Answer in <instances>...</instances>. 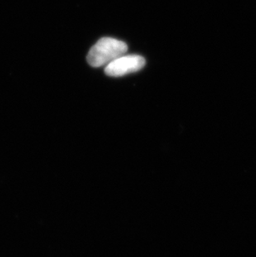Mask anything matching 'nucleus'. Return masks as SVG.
Instances as JSON below:
<instances>
[{"mask_svg":"<svg viewBox=\"0 0 256 257\" xmlns=\"http://www.w3.org/2000/svg\"><path fill=\"white\" fill-rule=\"evenodd\" d=\"M145 64V58L143 57L124 54L106 65L105 73L110 77H121L141 70Z\"/></svg>","mask_w":256,"mask_h":257,"instance_id":"f03ea898","label":"nucleus"},{"mask_svg":"<svg viewBox=\"0 0 256 257\" xmlns=\"http://www.w3.org/2000/svg\"><path fill=\"white\" fill-rule=\"evenodd\" d=\"M127 52L126 43L112 38H102L90 49L87 63L94 68H100L122 56Z\"/></svg>","mask_w":256,"mask_h":257,"instance_id":"f257e3e1","label":"nucleus"}]
</instances>
